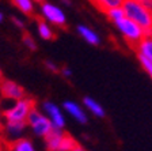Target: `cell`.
Here are the masks:
<instances>
[{"label":"cell","instance_id":"6da1fadb","mask_svg":"<svg viewBox=\"0 0 152 151\" xmlns=\"http://www.w3.org/2000/svg\"><path fill=\"white\" fill-rule=\"evenodd\" d=\"M122 8L125 16L139 23L144 30L152 27V11L140 0H124Z\"/></svg>","mask_w":152,"mask_h":151},{"label":"cell","instance_id":"7a4b0ae2","mask_svg":"<svg viewBox=\"0 0 152 151\" xmlns=\"http://www.w3.org/2000/svg\"><path fill=\"white\" fill-rule=\"evenodd\" d=\"M35 108L33 98L25 97L22 99H16L3 110V116L6 121H27V117Z\"/></svg>","mask_w":152,"mask_h":151},{"label":"cell","instance_id":"3957f363","mask_svg":"<svg viewBox=\"0 0 152 151\" xmlns=\"http://www.w3.org/2000/svg\"><path fill=\"white\" fill-rule=\"evenodd\" d=\"M114 25H115V27H117L121 37L129 45H132V46H136L142 38L145 37L144 29H142L139 23H136L134 21L126 18V16L124 19H121L120 22L114 23Z\"/></svg>","mask_w":152,"mask_h":151},{"label":"cell","instance_id":"277c9868","mask_svg":"<svg viewBox=\"0 0 152 151\" xmlns=\"http://www.w3.org/2000/svg\"><path fill=\"white\" fill-rule=\"evenodd\" d=\"M27 125L30 127L33 133L38 138H45L53 129V124L50 123V120L48 119L44 112H41L37 108H34L28 114Z\"/></svg>","mask_w":152,"mask_h":151},{"label":"cell","instance_id":"5b68a950","mask_svg":"<svg viewBox=\"0 0 152 151\" xmlns=\"http://www.w3.org/2000/svg\"><path fill=\"white\" fill-rule=\"evenodd\" d=\"M39 15L44 21L49 22L52 26L64 27L66 25V15L64 13V10L57 4L50 3V1H42L39 4Z\"/></svg>","mask_w":152,"mask_h":151},{"label":"cell","instance_id":"8992f818","mask_svg":"<svg viewBox=\"0 0 152 151\" xmlns=\"http://www.w3.org/2000/svg\"><path fill=\"white\" fill-rule=\"evenodd\" d=\"M42 112L46 114V117L50 120V123L53 124V128L57 129H64L65 128V117L63 113V108H60L58 105H56L52 101H45L41 105Z\"/></svg>","mask_w":152,"mask_h":151},{"label":"cell","instance_id":"52a82bcc","mask_svg":"<svg viewBox=\"0 0 152 151\" xmlns=\"http://www.w3.org/2000/svg\"><path fill=\"white\" fill-rule=\"evenodd\" d=\"M0 91L3 94L4 98L10 101H16V99H22L26 97V91L25 88L20 85H18L14 80L10 79H3L0 83Z\"/></svg>","mask_w":152,"mask_h":151},{"label":"cell","instance_id":"ba28073f","mask_svg":"<svg viewBox=\"0 0 152 151\" xmlns=\"http://www.w3.org/2000/svg\"><path fill=\"white\" fill-rule=\"evenodd\" d=\"M27 121H6L4 120V128H3V135L6 136L7 140L14 142L19 138H23V133L26 131Z\"/></svg>","mask_w":152,"mask_h":151},{"label":"cell","instance_id":"9c48e42d","mask_svg":"<svg viewBox=\"0 0 152 151\" xmlns=\"http://www.w3.org/2000/svg\"><path fill=\"white\" fill-rule=\"evenodd\" d=\"M63 110H65V113L69 114L79 124H87V121H88L87 110L84 109V106H82L75 101H65L63 104Z\"/></svg>","mask_w":152,"mask_h":151},{"label":"cell","instance_id":"30bf717a","mask_svg":"<svg viewBox=\"0 0 152 151\" xmlns=\"http://www.w3.org/2000/svg\"><path fill=\"white\" fill-rule=\"evenodd\" d=\"M64 136H65V132L64 129H57L53 128L50 132L45 136V144H46V148L49 151H58L60 148V144L63 142Z\"/></svg>","mask_w":152,"mask_h":151},{"label":"cell","instance_id":"8fae6325","mask_svg":"<svg viewBox=\"0 0 152 151\" xmlns=\"http://www.w3.org/2000/svg\"><path fill=\"white\" fill-rule=\"evenodd\" d=\"M76 32H77V34H79L87 44L92 45V46H98V45L101 44V37H99V34L95 32L94 29L88 27L87 25H79L76 27Z\"/></svg>","mask_w":152,"mask_h":151},{"label":"cell","instance_id":"7c38bea8","mask_svg":"<svg viewBox=\"0 0 152 151\" xmlns=\"http://www.w3.org/2000/svg\"><path fill=\"white\" fill-rule=\"evenodd\" d=\"M83 106L84 109L88 112L90 114L98 117V119H103L106 116V110L104 108L99 104L96 99H94L92 97H84L83 98Z\"/></svg>","mask_w":152,"mask_h":151},{"label":"cell","instance_id":"4fadbf2b","mask_svg":"<svg viewBox=\"0 0 152 151\" xmlns=\"http://www.w3.org/2000/svg\"><path fill=\"white\" fill-rule=\"evenodd\" d=\"M136 55L147 59L152 63V37H144L139 44L134 46Z\"/></svg>","mask_w":152,"mask_h":151},{"label":"cell","instance_id":"5bb4252c","mask_svg":"<svg viewBox=\"0 0 152 151\" xmlns=\"http://www.w3.org/2000/svg\"><path fill=\"white\" fill-rule=\"evenodd\" d=\"M37 33L45 41H49V40L54 38V30L52 27V25L46 21H44V19H39L37 22Z\"/></svg>","mask_w":152,"mask_h":151},{"label":"cell","instance_id":"9a60e30c","mask_svg":"<svg viewBox=\"0 0 152 151\" xmlns=\"http://www.w3.org/2000/svg\"><path fill=\"white\" fill-rule=\"evenodd\" d=\"M11 3L18 8L19 13L23 15H33L35 10V1L34 0H11Z\"/></svg>","mask_w":152,"mask_h":151},{"label":"cell","instance_id":"2e32d148","mask_svg":"<svg viewBox=\"0 0 152 151\" xmlns=\"http://www.w3.org/2000/svg\"><path fill=\"white\" fill-rule=\"evenodd\" d=\"M11 151H37L30 139L19 138L11 142Z\"/></svg>","mask_w":152,"mask_h":151},{"label":"cell","instance_id":"e0dca14e","mask_svg":"<svg viewBox=\"0 0 152 151\" xmlns=\"http://www.w3.org/2000/svg\"><path fill=\"white\" fill-rule=\"evenodd\" d=\"M92 1L102 13H104V11H107L110 8H114V7H122L124 3V0H92Z\"/></svg>","mask_w":152,"mask_h":151},{"label":"cell","instance_id":"ac0fdd59","mask_svg":"<svg viewBox=\"0 0 152 151\" xmlns=\"http://www.w3.org/2000/svg\"><path fill=\"white\" fill-rule=\"evenodd\" d=\"M106 16L110 19L113 23H117L120 22L121 19L125 18V13H124V8L122 7H114V8H110L107 11H104Z\"/></svg>","mask_w":152,"mask_h":151},{"label":"cell","instance_id":"d6986e66","mask_svg":"<svg viewBox=\"0 0 152 151\" xmlns=\"http://www.w3.org/2000/svg\"><path fill=\"white\" fill-rule=\"evenodd\" d=\"M76 144H77V143H76L75 139H73L71 135L65 133V136H64V139H63V142H61V144H60L58 151H72L73 148H75Z\"/></svg>","mask_w":152,"mask_h":151},{"label":"cell","instance_id":"ffe728a7","mask_svg":"<svg viewBox=\"0 0 152 151\" xmlns=\"http://www.w3.org/2000/svg\"><path fill=\"white\" fill-rule=\"evenodd\" d=\"M137 60H139L140 66H141V68L145 71L147 74H148V76L152 79V63L151 61H148L147 59H144V57L141 56H137Z\"/></svg>","mask_w":152,"mask_h":151},{"label":"cell","instance_id":"44dd1931","mask_svg":"<svg viewBox=\"0 0 152 151\" xmlns=\"http://www.w3.org/2000/svg\"><path fill=\"white\" fill-rule=\"evenodd\" d=\"M22 41H23V45H25L27 49L30 50H35L37 49V44H35V40L33 38V35L30 34H25L22 38Z\"/></svg>","mask_w":152,"mask_h":151},{"label":"cell","instance_id":"7402d4cb","mask_svg":"<svg viewBox=\"0 0 152 151\" xmlns=\"http://www.w3.org/2000/svg\"><path fill=\"white\" fill-rule=\"evenodd\" d=\"M45 67H46L50 72H60V68H58V66H57L54 61H50V60H46L45 61Z\"/></svg>","mask_w":152,"mask_h":151},{"label":"cell","instance_id":"603a6c76","mask_svg":"<svg viewBox=\"0 0 152 151\" xmlns=\"http://www.w3.org/2000/svg\"><path fill=\"white\" fill-rule=\"evenodd\" d=\"M60 72L63 76H65V78H71L72 76V69L69 68V67H63V68H60Z\"/></svg>","mask_w":152,"mask_h":151},{"label":"cell","instance_id":"cb8c5ba5","mask_svg":"<svg viewBox=\"0 0 152 151\" xmlns=\"http://www.w3.org/2000/svg\"><path fill=\"white\" fill-rule=\"evenodd\" d=\"M12 22H14V25H15L16 27L25 29V21H23V19H19V18H16V16H14V18H12Z\"/></svg>","mask_w":152,"mask_h":151},{"label":"cell","instance_id":"d4e9b609","mask_svg":"<svg viewBox=\"0 0 152 151\" xmlns=\"http://www.w3.org/2000/svg\"><path fill=\"white\" fill-rule=\"evenodd\" d=\"M4 116H3V110L0 108V135H3V128H4Z\"/></svg>","mask_w":152,"mask_h":151},{"label":"cell","instance_id":"484cf974","mask_svg":"<svg viewBox=\"0 0 152 151\" xmlns=\"http://www.w3.org/2000/svg\"><path fill=\"white\" fill-rule=\"evenodd\" d=\"M144 6L147 7V8H149V10H152V0H140Z\"/></svg>","mask_w":152,"mask_h":151},{"label":"cell","instance_id":"4316f807","mask_svg":"<svg viewBox=\"0 0 152 151\" xmlns=\"http://www.w3.org/2000/svg\"><path fill=\"white\" fill-rule=\"evenodd\" d=\"M72 151H86V150H84V148H83L80 144H76V146H75V148H73Z\"/></svg>","mask_w":152,"mask_h":151},{"label":"cell","instance_id":"83f0119b","mask_svg":"<svg viewBox=\"0 0 152 151\" xmlns=\"http://www.w3.org/2000/svg\"><path fill=\"white\" fill-rule=\"evenodd\" d=\"M61 3L66 4V6H69V4H71V0H61Z\"/></svg>","mask_w":152,"mask_h":151},{"label":"cell","instance_id":"f1b7e54d","mask_svg":"<svg viewBox=\"0 0 152 151\" xmlns=\"http://www.w3.org/2000/svg\"><path fill=\"white\" fill-rule=\"evenodd\" d=\"M3 21H4V15H3V13L0 11V23L3 22Z\"/></svg>","mask_w":152,"mask_h":151},{"label":"cell","instance_id":"f546056e","mask_svg":"<svg viewBox=\"0 0 152 151\" xmlns=\"http://www.w3.org/2000/svg\"><path fill=\"white\" fill-rule=\"evenodd\" d=\"M34 1H35V3H39V4H41L42 1H45V0H34Z\"/></svg>","mask_w":152,"mask_h":151},{"label":"cell","instance_id":"4dcf8cb0","mask_svg":"<svg viewBox=\"0 0 152 151\" xmlns=\"http://www.w3.org/2000/svg\"><path fill=\"white\" fill-rule=\"evenodd\" d=\"M0 78H1V69H0Z\"/></svg>","mask_w":152,"mask_h":151},{"label":"cell","instance_id":"1f68e13d","mask_svg":"<svg viewBox=\"0 0 152 151\" xmlns=\"http://www.w3.org/2000/svg\"><path fill=\"white\" fill-rule=\"evenodd\" d=\"M151 11H152V10H151Z\"/></svg>","mask_w":152,"mask_h":151}]
</instances>
